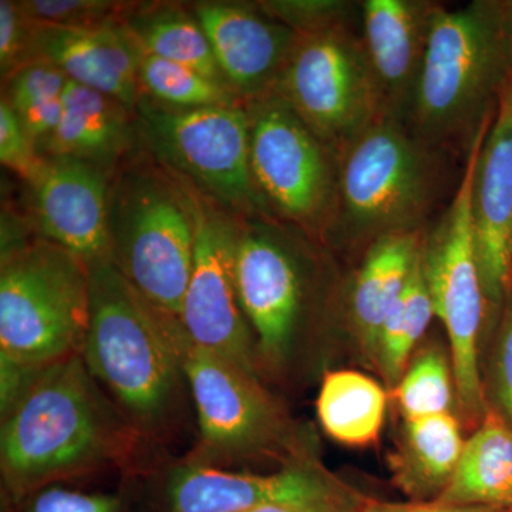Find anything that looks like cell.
<instances>
[{
	"instance_id": "6da1fadb",
	"label": "cell",
	"mask_w": 512,
	"mask_h": 512,
	"mask_svg": "<svg viewBox=\"0 0 512 512\" xmlns=\"http://www.w3.org/2000/svg\"><path fill=\"white\" fill-rule=\"evenodd\" d=\"M512 3L474 0L456 9L436 3L407 126L440 150L468 154L494 116L511 76Z\"/></svg>"
},
{
	"instance_id": "7a4b0ae2",
	"label": "cell",
	"mask_w": 512,
	"mask_h": 512,
	"mask_svg": "<svg viewBox=\"0 0 512 512\" xmlns=\"http://www.w3.org/2000/svg\"><path fill=\"white\" fill-rule=\"evenodd\" d=\"M178 320L151 305L113 258L90 266L84 365L140 419H156L173 402L183 373L175 346Z\"/></svg>"
},
{
	"instance_id": "3957f363",
	"label": "cell",
	"mask_w": 512,
	"mask_h": 512,
	"mask_svg": "<svg viewBox=\"0 0 512 512\" xmlns=\"http://www.w3.org/2000/svg\"><path fill=\"white\" fill-rule=\"evenodd\" d=\"M443 151L403 121L376 120L339 154L330 225L370 245L387 235L423 231L446 183Z\"/></svg>"
},
{
	"instance_id": "277c9868",
	"label": "cell",
	"mask_w": 512,
	"mask_h": 512,
	"mask_svg": "<svg viewBox=\"0 0 512 512\" xmlns=\"http://www.w3.org/2000/svg\"><path fill=\"white\" fill-rule=\"evenodd\" d=\"M110 426L82 355L39 370L6 410L2 470L16 490L35 487L99 460Z\"/></svg>"
},
{
	"instance_id": "5b68a950",
	"label": "cell",
	"mask_w": 512,
	"mask_h": 512,
	"mask_svg": "<svg viewBox=\"0 0 512 512\" xmlns=\"http://www.w3.org/2000/svg\"><path fill=\"white\" fill-rule=\"evenodd\" d=\"M90 266L42 238L6 249L0 269V353L30 370L82 355Z\"/></svg>"
},
{
	"instance_id": "8992f818",
	"label": "cell",
	"mask_w": 512,
	"mask_h": 512,
	"mask_svg": "<svg viewBox=\"0 0 512 512\" xmlns=\"http://www.w3.org/2000/svg\"><path fill=\"white\" fill-rule=\"evenodd\" d=\"M109 222L120 271L151 305L180 319L195 241L181 185L157 171H130L110 197Z\"/></svg>"
},
{
	"instance_id": "52a82bcc",
	"label": "cell",
	"mask_w": 512,
	"mask_h": 512,
	"mask_svg": "<svg viewBox=\"0 0 512 512\" xmlns=\"http://www.w3.org/2000/svg\"><path fill=\"white\" fill-rule=\"evenodd\" d=\"M275 92L338 157L383 119L362 35L349 18L298 33Z\"/></svg>"
},
{
	"instance_id": "ba28073f",
	"label": "cell",
	"mask_w": 512,
	"mask_h": 512,
	"mask_svg": "<svg viewBox=\"0 0 512 512\" xmlns=\"http://www.w3.org/2000/svg\"><path fill=\"white\" fill-rule=\"evenodd\" d=\"M490 124L491 120L487 121L474 138L453 201L423 248L424 274L434 315L446 328L458 396L471 413L483 409L478 336L487 302L478 266L471 195L478 153Z\"/></svg>"
},
{
	"instance_id": "9c48e42d",
	"label": "cell",
	"mask_w": 512,
	"mask_h": 512,
	"mask_svg": "<svg viewBox=\"0 0 512 512\" xmlns=\"http://www.w3.org/2000/svg\"><path fill=\"white\" fill-rule=\"evenodd\" d=\"M138 106L141 131L154 153L200 194L232 210L265 207L251 170L247 106Z\"/></svg>"
},
{
	"instance_id": "30bf717a",
	"label": "cell",
	"mask_w": 512,
	"mask_h": 512,
	"mask_svg": "<svg viewBox=\"0 0 512 512\" xmlns=\"http://www.w3.org/2000/svg\"><path fill=\"white\" fill-rule=\"evenodd\" d=\"M249 158L262 200L303 227L332 224L339 157L274 92L247 103Z\"/></svg>"
},
{
	"instance_id": "8fae6325",
	"label": "cell",
	"mask_w": 512,
	"mask_h": 512,
	"mask_svg": "<svg viewBox=\"0 0 512 512\" xmlns=\"http://www.w3.org/2000/svg\"><path fill=\"white\" fill-rule=\"evenodd\" d=\"M192 224L194 261L180 323L188 339L256 376L255 348L237 289L241 229L195 188L181 185Z\"/></svg>"
},
{
	"instance_id": "7c38bea8",
	"label": "cell",
	"mask_w": 512,
	"mask_h": 512,
	"mask_svg": "<svg viewBox=\"0 0 512 512\" xmlns=\"http://www.w3.org/2000/svg\"><path fill=\"white\" fill-rule=\"evenodd\" d=\"M175 346L190 383L202 439L214 450L239 453L269 446L281 417L256 376L188 339L178 320Z\"/></svg>"
},
{
	"instance_id": "4fadbf2b",
	"label": "cell",
	"mask_w": 512,
	"mask_h": 512,
	"mask_svg": "<svg viewBox=\"0 0 512 512\" xmlns=\"http://www.w3.org/2000/svg\"><path fill=\"white\" fill-rule=\"evenodd\" d=\"M173 512H248L288 507L305 512H362L335 483L306 467L268 476L229 473L214 467H187L170 487Z\"/></svg>"
},
{
	"instance_id": "5bb4252c",
	"label": "cell",
	"mask_w": 512,
	"mask_h": 512,
	"mask_svg": "<svg viewBox=\"0 0 512 512\" xmlns=\"http://www.w3.org/2000/svg\"><path fill=\"white\" fill-rule=\"evenodd\" d=\"M29 183L43 238L89 266L113 258L103 168L72 157H43Z\"/></svg>"
},
{
	"instance_id": "9a60e30c",
	"label": "cell",
	"mask_w": 512,
	"mask_h": 512,
	"mask_svg": "<svg viewBox=\"0 0 512 512\" xmlns=\"http://www.w3.org/2000/svg\"><path fill=\"white\" fill-rule=\"evenodd\" d=\"M474 234L487 302L501 303L512 286V77L501 87L474 171Z\"/></svg>"
},
{
	"instance_id": "2e32d148",
	"label": "cell",
	"mask_w": 512,
	"mask_h": 512,
	"mask_svg": "<svg viewBox=\"0 0 512 512\" xmlns=\"http://www.w3.org/2000/svg\"><path fill=\"white\" fill-rule=\"evenodd\" d=\"M195 18L210 40L225 84L238 99L274 93L298 32L235 3H198Z\"/></svg>"
},
{
	"instance_id": "e0dca14e",
	"label": "cell",
	"mask_w": 512,
	"mask_h": 512,
	"mask_svg": "<svg viewBox=\"0 0 512 512\" xmlns=\"http://www.w3.org/2000/svg\"><path fill=\"white\" fill-rule=\"evenodd\" d=\"M143 55L126 23L72 28L32 22L26 62L45 59L56 64L67 79L114 97L131 110L140 103Z\"/></svg>"
},
{
	"instance_id": "ac0fdd59",
	"label": "cell",
	"mask_w": 512,
	"mask_h": 512,
	"mask_svg": "<svg viewBox=\"0 0 512 512\" xmlns=\"http://www.w3.org/2000/svg\"><path fill=\"white\" fill-rule=\"evenodd\" d=\"M434 6L427 0H366L360 6L363 46L383 119H409Z\"/></svg>"
},
{
	"instance_id": "d6986e66",
	"label": "cell",
	"mask_w": 512,
	"mask_h": 512,
	"mask_svg": "<svg viewBox=\"0 0 512 512\" xmlns=\"http://www.w3.org/2000/svg\"><path fill=\"white\" fill-rule=\"evenodd\" d=\"M237 289L242 312L258 336L259 353L271 362L284 359L302 299L301 278L291 255L264 232L241 231Z\"/></svg>"
},
{
	"instance_id": "ffe728a7",
	"label": "cell",
	"mask_w": 512,
	"mask_h": 512,
	"mask_svg": "<svg viewBox=\"0 0 512 512\" xmlns=\"http://www.w3.org/2000/svg\"><path fill=\"white\" fill-rule=\"evenodd\" d=\"M128 111L114 97L69 80L62 116L43 157H72L106 167L130 146Z\"/></svg>"
},
{
	"instance_id": "44dd1931",
	"label": "cell",
	"mask_w": 512,
	"mask_h": 512,
	"mask_svg": "<svg viewBox=\"0 0 512 512\" xmlns=\"http://www.w3.org/2000/svg\"><path fill=\"white\" fill-rule=\"evenodd\" d=\"M423 231L377 239L367 249L352 292V319L367 348L377 352L384 320L403 295L424 247Z\"/></svg>"
},
{
	"instance_id": "7402d4cb",
	"label": "cell",
	"mask_w": 512,
	"mask_h": 512,
	"mask_svg": "<svg viewBox=\"0 0 512 512\" xmlns=\"http://www.w3.org/2000/svg\"><path fill=\"white\" fill-rule=\"evenodd\" d=\"M436 503L457 507L512 508V430L490 419L466 441L453 476Z\"/></svg>"
},
{
	"instance_id": "603a6c76",
	"label": "cell",
	"mask_w": 512,
	"mask_h": 512,
	"mask_svg": "<svg viewBox=\"0 0 512 512\" xmlns=\"http://www.w3.org/2000/svg\"><path fill=\"white\" fill-rule=\"evenodd\" d=\"M386 414V393L375 380L353 370L326 375L318 397V416L332 439L365 446L379 437Z\"/></svg>"
},
{
	"instance_id": "cb8c5ba5",
	"label": "cell",
	"mask_w": 512,
	"mask_h": 512,
	"mask_svg": "<svg viewBox=\"0 0 512 512\" xmlns=\"http://www.w3.org/2000/svg\"><path fill=\"white\" fill-rule=\"evenodd\" d=\"M126 25L144 52L183 64L214 82L225 84L204 29L197 18H191L183 9L148 6L131 13Z\"/></svg>"
},
{
	"instance_id": "d4e9b609",
	"label": "cell",
	"mask_w": 512,
	"mask_h": 512,
	"mask_svg": "<svg viewBox=\"0 0 512 512\" xmlns=\"http://www.w3.org/2000/svg\"><path fill=\"white\" fill-rule=\"evenodd\" d=\"M67 83L66 74L45 59L28 60L6 77L2 99L15 111L39 154L45 153L62 116Z\"/></svg>"
},
{
	"instance_id": "484cf974",
	"label": "cell",
	"mask_w": 512,
	"mask_h": 512,
	"mask_svg": "<svg viewBox=\"0 0 512 512\" xmlns=\"http://www.w3.org/2000/svg\"><path fill=\"white\" fill-rule=\"evenodd\" d=\"M433 316L436 315H434L429 285L424 274L423 251H421L409 284L394 305L392 312L384 320L379 343H377L376 353L379 355L384 375L390 382L399 383L402 379L410 353L413 352L417 342L423 338Z\"/></svg>"
},
{
	"instance_id": "4316f807",
	"label": "cell",
	"mask_w": 512,
	"mask_h": 512,
	"mask_svg": "<svg viewBox=\"0 0 512 512\" xmlns=\"http://www.w3.org/2000/svg\"><path fill=\"white\" fill-rule=\"evenodd\" d=\"M141 92L173 109H201V107L238 104L225 84L214 82L190 67L161 59L144 52L138 67Z\"/></svg>"
},
{
	"instance_id": "83f0119b",
	"label": "cell",
	"mask_w": 512,
	"mask_h": 512,
	"mask_svg": "<svg viewBox=\"0 0 512 512\" xmlns=\"http://www.w3.org/2000/svg\"><path fill=\"white\" fill-rule=\"evenodd\" d=\"M407 439L421 478L444 490L466 444L457 420L448 412L407 420Z\"/></svg>"
},
{
	"instance_id": "f1b7e54d",
	"label": "cell",
	"mask_w": 512,
	"mask_h": 512,
	"mask_svg": "<svg viewBox=\"0 0 512 512\" xmlns=\"http://www.w3.org/2000/svg\"><path fill=\"white\" fill-rule=\"evenodd\" d=\"M451 399L450 370L436 350L424 352L397 386V400L407 420L447 413Z\"/></svg>"
},
{
	"instance_id": "f546056e",
	"label": "cell",
	"mask_w": 512,
	"mask_h": 512,
	"mask_svg": "<svg viewBox=\"0 0 512 512\" xmlns=\"http://www.w3.org/2000/svg\"><path fill=\"white\" fill-rule=\"evenodd\" d=\"M19 5L30 22L72 28L126 23L134 9L133 3L110 0H25Z\"/></svg>"
},
{
	"instance_id": "4dcf8cb0",
	"label": "cell",
	"mask_w": 512,
	"mask_h": 512,
	"mask_svg": "<svg viewBox=\"0 0 512 512\" xmlns=\"http://www.w3.org/2000/svg\"><path fill=\"white\" fill-rule=\"evenodd\" d=\"M266 16L295 32H309L336 20L349 18V3L336 0H276L259 3Z\"/></svg>"
},
{
	"instance_id": "1f68e13d",
	"label": "cell",
	"mask_w": 512,
	"mask_h": 512,
	"mask_svg": "<svg viewBox=\"0 0 512 512\" xmlns=\"http://www.w3.org/2000/svg\"><path fill=\"white\" fill-rule=\"evenodd\" d=\"M25 128L5 99L0 100V161L5 167L30 180L42 163Z\"/></svg>"
},
{
	"instance_id": "d6a6232c",
	"label": "cell",
	"mask_w": 512,
	"mask_h": 512,
	"mask_svg": "<svg viewBox=\"0 0 512 512\" xmlns=\"http://www.w3.org/2000/svg\"><path fill=\"white\" fill-rule=\"evenodd\" d=\"M32 22L19 2H0V70L3 79L26 62Z\"/></svg>"
},
{
	"instance_id": "836d02e7",
	"label": "cell",
	"mask_w": 512,
	"mask_h": 512,
	"mask_svg": "<svg viewBox=\"0 0 512 512\" xmlns=\"http://www.w3.org/2000/svg\"><path fill=\"white\" fill-rule=\"evenodd\" d=\"M30 512H119V501L109 495L47 488L33 500Z\"/></svg>"
},
{
	"instance_id": "e575fe53",
	"label": "cell",
	"mask_w": 512,
	"mask_h": 512,
	"mask_svg": "<svg viewBox=\"0 0 512 512\" xmlns=\"http://www.w3.org/2000/svg\"><path fill=\"white\" fill-rule=\"evenodd\" d=\"M504 302L503 322L495 355V387L505 413L512 420V286Z\"/></svg>"
},
{
	"instance_id": "d590c367",
	"label": "cell",
	"mask_w": 512,
	"mask_h": 512,
	"mask_svg": "<svg viewBox=\"0 0 512 512\" xmlns=\"http://www.w3.org/2000/svg\"><path fill=\"white\" fill-rule=\"evenodd\" d=\"M362 512H498L490 508L457 507V505L372 503L363 507Z\"/></svg>"
},
{
	"instance_id": "8d00e7d4",
	"label": "cell",
	"mask_w": 512,
	"mask_h": 512,
	"mask_svg": "<svg viewBox=\"0 0 512 512\" xmlns=\"http://www.w3.org/2000/svg\"><path fill=\"white\" fill-rule=\"evenodd\" d=\"M248 512H305L301 510H295V508L288 507H264L258 508V510H252Z\"/></svg>"
},
{
	"instance_id": "74e56055",
	"label": "cell",
	"mask_w": 512,
	"mask_h": 512,
	"mask_svg": "<svg viewBox=\"0 0 512 512\" xmlns=\"http://www.w3.org/2000/svg\"><path fill=\"white\" fill-rule=\"evenodd\" d=\"M510 66H511V77H512V10L510 18Z\"/></svg>"
},
{
	"instance_id": "f35d334b",
	"label": "cell",
	"mask_w": 512,
	"mask_h": 512,
	"mask_svg": "<svg viewBox=\"0 0 512 512\" xmlns=\"http://www.w3.org/2000/svg\"><path fill=\"white\" fill-rule=\"evenodd\" d=\"M510 512H512V508H511V511H510Z\"/></svg>"
}]
</instances>
